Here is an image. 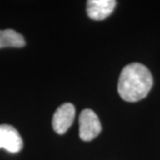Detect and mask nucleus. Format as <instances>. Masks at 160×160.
Returning <instances> with one entry per match:
<instances>
[{
    "mask_svg": "<svg viewBox=\"0 0 160 160\" xmlns=\"http://www.w3.org/2000/svg\"><path fill=\"white\" fill-rule=\"evenodd\" d=\"M102 131V125L96 113L90 109L82 110L79 115V137L84 142H90Z\"/></svg>",
    "mask_w": 160,
    "mask_h": 160,
    "instance_id": "obj_2",
    "label": "nucleus"
},
{
    "mask_svg": "<svg viewBox=\"0 0 160 160\" xmlns=\"http://www.w3.org/2000/svg\"><path fill=\"white\" fill-rule=\"evenodd\" d=\"M23 147V142L19 132L10 125H0V149L10 153H18Z\"/></svg>",
    "mask_w": 160,
    "mask_h": 160,
    "instance_id": "obj_4",
    "label": "nucleus"
},
{
    "mask_svg": "<svg viewBox=\"0 0 160 160\" xmlns=\"http://www.w3.org/2000/svg\"><path fill=\"white\" fill-rule=\"evenodd\" d=\"M76 115V109L72 103H63L52 117V128L58 134H63L71 126Z\"/></svg>",
    "mask_w": 160,
    "mask_h": 160,
    "instance_id": "obj_3",
    "label": "nucleus"
},
{
    "mask_svg": "<svg viewBox=\"0 0 160 160\" xmlns=\"http://www.w3.org/2000/svg\"><path fill=\"white\" fill-rule=\"evenodd\" d=\"M152 86L153 78L149 69L142 63L133 62L122 69L118 91L124 101L136 102L148 95Z\"/></svg>",
    "mask_w": 160,
    "mask_h": 160,
    "instance_id": "obj_1",
    "label": "nucleus"
},
{
    "mask_svg": "<svg viewBox=\"0 0 160 160\" xmlns=\"http://www.w3.org/2000/svg\"><path fill=\"white\" fill-rule=\"evenodd\" d=\"M26 45L22 35L13 29L0 30V49L6 47L21 48Z\"/></svg>",
    "mask_w": 160,
    "mask_h": 160,
    "instance_id": "obj_6",
    "label": "nucleus"
},
{
    "mask_svg": "<svg viewBox=\"0 0 160 160\" xmlns=\"http://www.w3.org/2000/svg\"><path fill=\"white\" fill-rule=\"evenodd\" d=\"M116 4L115 0H89L86 5L87 15L92 20H104L113 12Z\"/></svg>",
    "mask_w": 160,
    "mask_h": 160,
    "instance_id": "obj_5",
    "label": "nucleus"
}]
</instances>
